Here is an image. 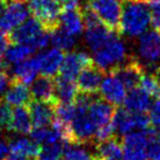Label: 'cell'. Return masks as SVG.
<instances>
[{"instance_id":"obj_1","label":"cell","mask_w":160,"mask_h":160,"mask_svg":"<svg viewBox=\"0 0 160 160\" xmlns=\"http://www.w3.org/2000/svg\"><path fill=\"white\" fill-rule=\"evenodd\" d=\"M150 23V11L147 3L136 0H123L121 12V34L136 37L147 31Z\"/></svg>"},{"instance_id":"obj_2","label":"cell","mask_w":160,"mask_h":160,"mask_svg":"<svg viewBox=\"0 0 160 160\" xmlns=\"http://www.w3.org/2000/svg\"><path fill=\"white\" fill-rule=\"evenodd\" d=\"M10 44L28 45L34 50L44 49L50 42V32L46 31L35 18L26 19L8 35Z\"/></svg>"},{"instance_id":"obj_3","label":"cell","mask_w":160,"mask_h":160,"mask_svg":"<svg viewBox=\"0 0 160 160\" xmlns=\"http://www.w3.org/2000/svg\"><path fill=\"white\" fill-rule=\"evenodd\" d=\"M93 52L94 56L92 59L94 64L105 72H109L118 65L124 63V61L128 59L125 45L119 38L118 34H114L102 46Z\"/></svg>"},{"instance_id":"obj_4","label":"cell","mask_w":160,"mask_h":160,"mask_svg":"<svg viewBox=\"0 0 160 160\" xmlns=\"http://www.w3.org/2000/svg\"><path fill=\"white\" fill-rule=\"evenodd\" d=\"M86 7L95 13L106 28L117 34H121V0H88Z\"/></svg>"},{"instance_id":"obj_5","label":"cell","mask_w":160,"mask_h":160,"mask_svg":"<svg viewBox=\"0 0 160 160\" xmlns=\"http://www.w3.org/2000/svg\"><path fill=\"white\" fill-rule=\"evenodd\" d=\"M28 11L48 32H53L60 26L61 6L56 0H30Z\"/></svg>"},{"instance_id":"obj_6","label":"cell","mask_w":160,"mask_h":160,"mask_svg":"<svg viewBox=\"0 0 160 160\" xmlns=\"http://www.w3.org/2000/svg\"><path fill=\"white\" fill-rule=\"evenodd\" d=\"M150 124L149 117L145 113H134L125 108H118L112 118L114 132L123 136L134 131H146Z\"/></svg>"},{"instance_id":"obj_7","label":"cell","mask_w":160,"mask_h":160,"mask_svg":"<svg viewBox=\"0 0 160 160\" xmlns=\"http://www.w3.org/2000/svg\"><path fill=\"white\" fill-rule=\"evenodd\" d=\"M148 137L145 131H134L122 139L123 160H147Z\"/></svg>"},{"instance_id":"obj_8","label":"cell","mask_w":160,"mask_h":160,"mask_svg":"<svg viewBox=\"0 0 160 160\" xmlns=\"http://www.w3.org/2000/svg\"><path fill=\"white\" fill-rule=\"evenodd\" d=\"M93 63V59L84 51H71L64 56L59 70V76L75 81L83 69Z\"/></svg>"},{"instance_id":"obj_9","label":"cell","mask_w":160,"mask_h":160,"mask_svg":"<svg viewBox=\"0 0 160 160\" xmlns=\"http://www.w3.org/2000/svg\"><path fill=\"white\" fill-rule=\"evenodd\" d=\"M28 8L23 2L8 0L4 10L0 15V30L3 32H11L22 24L28 17Z\"/></svg>"},{"instance_id":"obj_10","label":"cell","mask_w":160,"mask_h":160,"mask_svg":"<svg viewBox=\"0 0 160 160\" xmlns=\"http://www.w3.org/2000/svg\"><path fill=\"white\" fill-rule=\"evenodd\" d=\"M100 97L112 106H120L123 103L127 96L128 89L123 83L111 72H108V75L103 76L99 87Z\"/></svg>"},{"instance_id":"obj_11","label":"cell","mask_w":160,"mask_h":160,"mask_svg":"<svg viewBox=\"0 0 160 160\" xmlns=\"http://www.w3.org/2000/svg\"><path fill=\"white\" fill-rule=\"evenodd\" d=\"M109 72L113 73L123 83L127 89H132L138 86L142 76L145 73L142 64L135 59H130L128 61L110 70Z\"/></svg>"},{"instance_id":"obj_12","label":"cell","mask_w":160,"mask_h":160,"mask_svg":"<svg viewBox=\"0 0 160 160\" xmlns=\"http://www.w3.org/2000/svg\"><path fill=\"white\" fill-rule=\"evenodd\" d=\"M138 53L144 61L154 63L160 60V34L156 31H146L139 37Z\"/></svg>"},{"instance_id":"obj_13","label":"cell","mask_w":160,"mask_h":160,"mask_svg":"<svg viewBox=\"0 0 160 160\" xmlns=\"http://www.w3.org/2000/svg\"><path fill=\"white\" fill-rule=\"evenodd\" d=\"M103 73L105 71L94 64V62L83 69L82 72L78 74V83H76L81 93L89 94V95L96 94L99 91L101 81L105 76Z\"/></svg>"},{"instance_id":"obj_14","label":"cell","mask_w":160,"mask_h":160,"mask_svg":"<svg viewBox=\"0 0 160 160\" xmlns=\"http://www.w3.org/2000/svg\"><path fill=\"white\" fill-rule=\"evenodd\" d=\"M57 103L46 102L39 100H31L28 103V111L32 123L35 128L50 127L55 121V106Z\"/></svg>"},{"instance_id":"obj_15","label":"cell","mask_w":160,"mask_h":160,"mask_svg":"<svg viewBox=\"0 0 160 160\" xmlns=\"http://www.w3.org/2000/svg\"><path fill=\"white\" fill-rule=\"evenodd\" d=\"M114 111L116 110L111 103L105 101L102 98L94 97L92 102L89 103L88 109H87V114L92 122L98 128L112 122Z\"/></svg>"},{"instance_id":"obj_16","label":"cell","mask_w":160,"mask_h":160,"mask_svg":"<svg viewBox=\"0 0 160 160\" xmlns=\"http://www.w3.org/2000/svg\"><path fill=\"white\" fill-rule=\"evenodd\" d=\"M39 62V72L42 75L53 78L59 72L63 61V51L58 48H51L37 55Z\"/></svg>"},{"instance_id":"obj_17","label":"cell","mask_w":160,"mask_h":160,"mask_svg":"<svg viewBox=\"0 0 160 160\" xmlns=\"http://www.w3.org/2000/svg\"><path fill=\"white\" fill-rule=\"evenodd\" d=\"M31 95L34 100L46 101V102L57 103L55 95V80L49 76L40 75L35 78L30 88Z\"/></svg>"},{"instance_id":"obj_18","label":"cell","mask_w":160,"mask_h":160,"mask_svg":"<svg viewBox=\"0 0 160 160\" xmlns=\"http://www.w3.org/2000/svg\"><path fill=\"white\" fill-rule=\"evenodd\" d=\"M152 97L139 86L130 89L123 101L124 108L134 113H145L152 105Z\"/></svg>"},{"instance_id":"obj_19","label":"cell","mask_w":160,"mask_h":160,"mask_svg":"<svg viewBox=\"0 0 160 160\" xmlns=\"http://www.w3.org/2000/svg\"><path fill=\"white\" fill-rule=\"evenodd\" d=\"M59 22L62 30L69 33L70 35L76 37L82 34L84 30L82 7L75 10H61Z\"/></svg>"},{"instance_id":"obj_20","label":"cell","mask_w":160,"mask_h":160,"mask_svg":"<svg viewBox=\"0 0 160 160\" xmlns=\"http://www.w3.org/2000/svg\"><path fill=\"white\" fill-rule=\"evenodd\" d=\"M39 72V62L37 55L28 59L19 62L14 65L12 70V78L24 84H32Z\"/></svg>"},{"instance_id":"obj_21","label":"cell","mask_w":160,"mask_h":160,"mask_svg":"<svg viewBox=\"0 0 160 160\" xmlns=\"http://www.w3.org/2000/svg\"><path fill=\"white\" fill-rule=\"evenodd\" d=\"M3 97L4 100L10 106L21 107V106H26L31 102L32 95H31V91L28 85L13 78L10 87Z\"/></svg>"},{"instance_id":"obj_22","label":"cell","mask_w":160,"mask_h":160,"mask_svg":"<svg viewBox=\"0 0 160 160\" xmlns=\"http://www.w3.org/2000/svg\"><path fill=\"white\" fill-rule=\"evenodd\" d=\"M33 123L31 119V114L28 111V108L25 106L15 107L12 111V118L9 125V132L15 133V134L26 135L30 134L33 130Z\"/></svg>"},{"instance_id":"obj_23","label":"cell","mask_w":160,"mask_h":160,"mask_svg":"<svg viewBox=\"0 0 160 160\" xmlns=\"http://www.w3.org/2000/svg\"><path fill=\"white\" fill-rule=\"evenodd\" d=\"M40 148L39 144L26 137H17L9 142V152L21 155L30 160H37Z\"/></svg>"},{"instance_id":"obj_24","label":"cell","mask_w":160,"mask_h":160,"mask_svg":"<svg viewBox=\"0 0 160 160\" xmlns=\"http://www.w3.org/2000/svg\"><path fill=\"white\" fill-rule=\"evenodd\" d=\"M78 94L75 81L58 76L55 80V95L58 102H73Z\"/></svg>"},{"instance_id":"obj_25","label":"cell","mask_w":160,"mask_h":160,"mask_svg":"<svg viewBox=\"0 0 160 160\" xmlns=\"http://www.w3.org/2000/svg\"><path fill=\"white\" fill-rule=\"evenodd\" d=\"M96 154L98 159H121L122 146L116 137H112L107 141L97 143Z\"/></svg>"},{"instance_id":"obj_26","label":"cell","mask_w":160,"mask_h":160,"mask_svg":"<svg viewBox=\"0 0 160 160\" xmlns=\"http://www.w3.org/2000/svg\"><path fill=\"white\" fill-rule=\"evenodd\" d=\"M4 52H6L4 58H6V61L8 63L17 64L19 62H22L31 58V56L35 52V50L28 45L13 44L12 46H8Z\"/></svg>"},{"instance_id":"obj_27","label":"cell","mask_w":160,"mask_h":160,"mask_svg":"<svg viewBox=\"0 0 160 160\" xmlns=\"http://www.w3.org/2000/svg\"><path fill=\"white\" fill-rule=\"evenodd\" d=\"M60 160H98V158L83 147L82 144L67 143Z\"/></svg>"},{"instance_id":"obj_28","label":"cell","mask_w":160,"mask_h":160,"mask_svg":"<svg viewBox=\"0 0 160 160\" xmlns=\"http://www.w3.org/2000/svg\"><path fill=\"white\" fill-rule=\"evenodd\" d=\"M50 42L55 46V48H58L62 51H68L75 46L76 37L70 35L59 26L57 30L50 33Z\"/></svg>"},{"instance_id":"obj_29","label":"cell","mask_w":160,"mask_h":160,"mask_svg":"<svg viewBox=\"0 0 160 160\" xmlns=\"http://www.w3.org/2000/svg\"><path fill=\"white\" fill-rule=\"evenodd\" d=\"M78 110L73 102H57L55 106V119L65 127H70L71 122L76 117Z\"/></svg>"},{"instance_id":"obj_30","label":"cell","mask_w":160,"mask_h":160,"mask_svg":"<svg viewBox=\"0 0 160 160\" xmlns=\"http://www.w3.org/2000/svg\"><path fill=\"white\" fill-rule=\"evenodd\" d=\"M65 144L67 142H59V143L44 145L40 148L37 160H59L63 154Z\"/></svg>"},{"instance_id":"obj_31","label":"cell","mask_w":160,"mask_h":160,"mask_svg":"<svg viewBox=\"0 0 160 160\" xmlns=\"http://www.w3.org/2000/svg\"><path fill=\"white\" fill-rule=\"evenodd\" d=\"M139 87L146 92L150 97H159L160 96V86L157 78L154 74L144 73L139 81Z\"/></svg>"},{"instance_id":"obj_32","label":"cell","mask_w":160,"mask_h":160,"mask_svg":"<svg viewBox=\"0 0 160 160\" xmlns=\"http://www.w3.org/2000/svg\"><path fill=\"white\" fill-rule=\"evenodd\" d=\"M148 137L147 143V159L160 160V137L150 132L149 128L145 131Z\"/></svg>"},{"instance_id":"obj_33","label":"cell","mask_w":160,"mask_h":160,"mask_svg":"<svg viewBox=\"0 0 160 160\" xmlns=\"http://www.w3.org/2000/svg\"><path fill=\"white\" fill-rule=\"evenodd\" d=\"M12 118V109L10 105L3 99H0V130H9V125Z\"/></svg>"},{"instance_id":"obj_34","label":"cell","mask_w":160,"mask_h":160,"mask_svg":"<svg viewBox=\"0 0 160 160\" xmlns=\"http://www.w3.org/2000/svg\"><path fill=\"white\" fill-rule=\"evenodd\" d=\"M114 133H116L114 132V128L111 122V123H109V124L102 125V127L97 128L94 139H95L97 143H100V142L107 141V139L114 137Z\"/></svg>"},{"instance_id":"obj_35","label":"cell","mask_w":160,"mask_h":160,"mask_svg":"<svg viewBox=\"0 0 160 160\" xmlns=\"http://www.w3.org/2000/svg\"><path fill=\"white\" fill-rule=\"evenodd\" d=\"M149 120L154 127L160 125V97H157L149 108Z\"/></svg>"},{"instance_id":"obj_36","label":"cell","mask_w":160,"mask_h":160,"mask_svg":"<svg viewBox=\"0 0 160 160\" xmlns=\"http://www.w3.org/2000/svg\"><path fill=\"white\" fill-rule=\"evenodd\" d=\"M150 24H152L154 31L160 34V3L150 4Z\"/></svg>"},{"instance_id":"obj_37","label":"cell","mask_w":160,"mask_h":160,"mask_svg":"<svg viewBox=\"0 0 160 160\" xmlns=\"http://www.w3.org/2000/svg\"><path fill=\"white\" fill-rule=\"evenodd\" d=\"M12 80H13L12 75L10 73H8V71L0 70V99L7 93L11 83H12Z\"/></svg>"},{"instance_id":"obj_38","label":"cell","mask_w":160,"mask_h":160,"mask_svg":"<svg viewBox=\"0 0 160 160\" xmlns=\"http://www.w3.org/2000/svg\"><path fill=\"white\" fill-rule=\"evenodd\" d=\"M9 155V144L8 141L4 138H0V159L3 160V158L8 157Z\"/></svg>"},{"instance_id":"obj_39","label":"cell","mask_w":160,"mask_h":160,"mask_svg":"<svg viewBox=\"0 0 160 160\" xmlns=\"http://www.w3.org/2000/svg\"><path fill=\"white\" fill-rule=\"evenodd\" d=\"M9 45H10V40H9L8 35L6 34V32L0 30V50L4 52Z\"/></svg>"},{"instance_id":"obj_40","label":"cell","mask_w":160,"mask_h":160,"mask_svg":"<svg viewBox=\"0 0 160 160\" xmlns=\"http://www.w3.org/2000/svg\"><path fill=\"white\" fill-rule=\"evenodd\" d=\"M7 3H8V0H0V15H1L2 11L6 8Z\"/></svg>"},{"instance_id":"obj_41","label":"cell","mask_w":160,"mask_h":160,"mask_svg":"<svg viewBox=\"0 0 160 160\" xmlns=\"http://www.w3.org/2000/svg\"><path fill=\"white\" fill-rule=\"evenodd\" d=\"M139 1H143L147 4H157V3H160V0H139Z\"/></svg>"},{"instance_id":"obj_42","label":"cell","mask_w":160,"mask_h":160,"mask_svg":"<svg viewBox=\"0 0 160 160\" xmlns=\"http://www.w3.org/2000/svg\"><path fill=\"white\" fill-rule=\"evenodd\" d=\"M3 51L0 50V70L2 69V67H3Z\"/></svg>"},{"instance_id":"obj_43","label":"cell","mask_w":160,"mask_h":160,"mask_svg":"<svg viewBox=\"0 0 160 160\" xmlns=\"http://www.w3.org/2000/svg\"><path fill=\"white\" fill-rule=\"evenodd\" d=\"M11 1H18V2H25V1H28V0H11Z\"/></svg>"},{"instance_id":"obj_44","label":"cell","mask_w":160,"mask_h":160,"mask_svg":"<svg viewBox=\"0 0 160 160\" xmlns=\"http://www.w3.org/2000/svg\"><path fill=\"white\" fill-rule=\"evenodd\" d=\"M57 2H59V3H63V2L65 1V0H56Z\"/></svg>"},{"instance_id":"obj_45","label":"cell","mask_w":160,"mask_h":160,"mask_svg":"<svg viewBox=\"0 0 160 160\" xmlns=\"http://www.w3.org/2000/svg\"><path fill=\"white\" fill-rule=\"evenodd\" d=\"M98 160H120V159H98Z\"/></svg>"},{"instance_id":"obj_46","label":"cell","mask_w":160,"mask_h":160,"mask_svg":"<svg viewBox=\"0 0 160 160\" xmlns=\"http://www.w3.org/2000/svg\"><path fill=\"white\" fill-rule=\"evenodd\" d=\"M0 160H2V159H0Z\"/></svg>"}]
</instances>
